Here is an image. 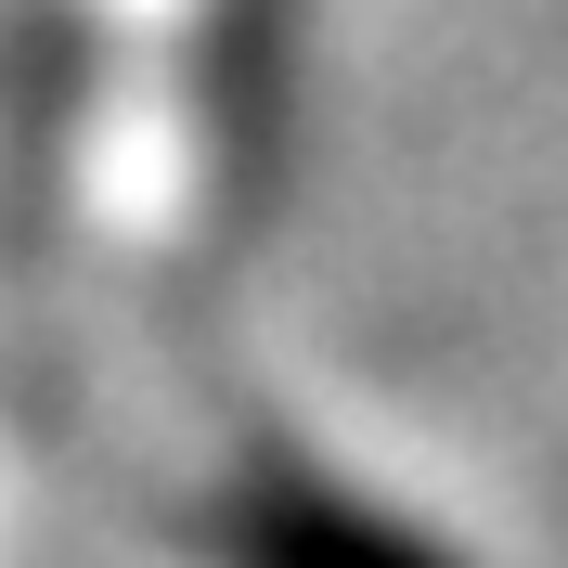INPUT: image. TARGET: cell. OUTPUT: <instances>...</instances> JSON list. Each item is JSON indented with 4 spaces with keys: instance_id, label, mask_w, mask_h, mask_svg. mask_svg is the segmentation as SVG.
Listing matches in <instances>:
<instances>
[{
    "instance_id": "cell-1",
    "label": "cell",
    "mask_w": 568,
    "mask_h": 568,
    "mask_svg": "<svg viewBox=\"0 0 568 568\" xmlns=\"http://www.w3.org/2000/svg\"><path fill=\"white\" fill-rule=\"evenodd\" d=\"M207 556L220 568H465L453 542H426L414 517H375L362 491L297 478V465H272V478H246V491L220 504Z\"/></svg>"
}]
</instances>
